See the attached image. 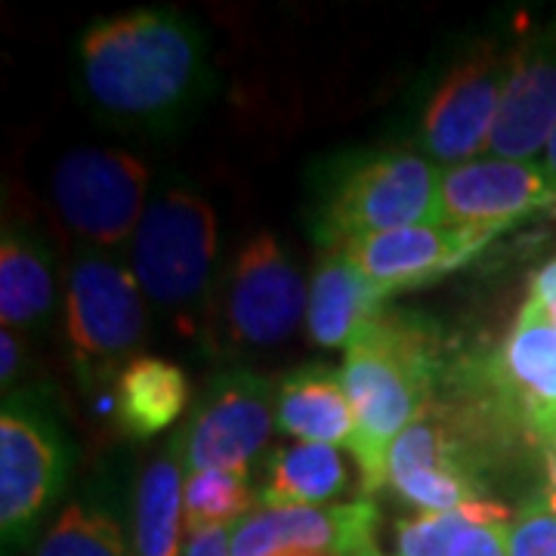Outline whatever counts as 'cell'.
Wrapping results in <instances>:
<instances>
[{"label": "cell", "instance_id": "cell-11", "mask_svg": "<svg viewBox=\"0 0 556 556\" xmlns=\"http://www.w3.org/2000/svg\"><path fill=\"white\" fill-rule=\"evenodd\" d=\"M507 72L510 56H501L495 47H479L439 80L420 118V149L427 159L455 167L489 152Z\"/></svg>", "mask_w": 556, "mask_h": 556}, {"label": "cell", "instance_id": "cell-5", "mask_svg": "<svg viewBox=\"0 0 556 556\" xmlns=\"http://www.w3.org/2000/svg\"><path fill=\"white\" fill-rule=\"evenodd\" d=\"M442 167L427 155L390 149L358 161L340 179L318 214V241L343 248L350 241L442 223Z\"/></svg>", "mask_w": 556, "mask_h": 556}, {"label": "cell", "instance_id": "cell-32", "mask_svg": "<svg viewBox=\"0 0 556 556\" xmlns=\"http://www.w3.org/2000/svg\"><path fill=\"white\" fill-rule=\"evenodd\" d=\"M544 477H547L544 492L556 497V452H544Z\"/></svg>", "mask_w": 556, "mask_h": 556}, {"label": "cell", "instance_id": "cell-20", "mask_svg": "<svg viewBox=\"0 0 556 556\" xmlns=\"http://www.w3.org/2000/svg\"><path fill=\"white\" fill-rule=\"evenodd\" d=\"M182 522H186V467L177 442L164 445L152 457L137 482L134 495V556H182Z\"/></svg>", "mask_w": 556, "mask_h": 556}, {"label": "cell", "instance_id": "cell-34", "mask_svg": "<svg viewBox=\"0 0 556 556\" xmlns=\"http://www.w3.org/2000/svg\"><path fill=\"white\" fill-rule=\"evenodd\" d=\"M356 556H383V554H380V551H378V544H371V547H365V551H358Z\"/></svg>", "mask_w": 556, "mask_h": 556}, {"label": "cell", "instance_id": "cell-8", "mask_svg": "<svg viewBox=\"0 0 556 556\" xmlns=\"http://www.w3.org/2000/svg\"><path fill=\"white\" fill-rule=\"evenodd\" d=\"M309 291L276 236L257 232L229 266L219 321L223 340L236 350L278 346L306 318Z\"/></svg>", "mask_w": 556, "mask_h": 556}, {"label": "cell", "instance_id": "cell-35", "mask_svg": "<svg viewBox=\"0 0 556 556\" xmlns=\"http://www.w3.org/2000/svg\"><path fill=\"white\" fill-rule=\"evenodd\" d=\"M547 497H551V495H547ZM551 501H554V504H556V497H551Z\"/></svg>", "mask_w": 556, "mask_h": 556}, {"label": "cell", "instance_id": "cell-10", "mask_svg": "<svg viewBox=\"0 0 556 556\" xmlns=\"http://www.w3.org/2000/svg\"><path fill=\"white\" fill-rule=\"evenodd\" d=\"M387 489L417 514H467L489 501L479 460L445 420L433 417V408L390 445Z\"/></svg>", "mask_w": 556, "mask_h": 556}, {"label": "cell", "instance_id": "cell-13", "mask_svg": "<svg viewBox=\"0 0 556 556\" xmlns=\"http://www.w3.org/2000/svg\"><path fill=\"white\" fill-rule=\"evenodd\" d=\"M378 522L368 497L328 507H260L232 526L229 556H356L378 544Z\"/></svg>", "mask_w": 556, "mask_h": 556}, {"label": "cell", "instance_id": "cell-25", "mask_svg": "<svg viewBox=\"0 0 556 556\" xmlns=\"http://www.w3.org/2000/svg\"><path fill=\"white\" fill-rule=\"evenodd\" d=\"M507 556H556V504L541 489L507 526Z\"/></svg>", "mask_w": 556, "mask_h": 556}, {"label": "cell", "instance_id": "cell-19", "mask_svg": "<svg viewBox=\"0 0 556 556\" xmlns=\"http://www.w3.org/2000/svg\"><path fill=\"white\" fill-rule=\"evenodd\" d=\"M276 427L300 442L353 445L356 417L338 375L325 368H300L278 380Z\"/></svg>", "mask_w": 556, "mask_h": 556}, {"label": "cell", "instance_id": "cell-17", "mask_svg": "<svg viewBox=\"0 0 556 556\" xmlns=\"http://www.w3.org/2000/svg\"><path fill=\"white\" fill-rule=\"evenodd\" d=\"M383 309L375 285L358 273L343 248H328L309 281L306 334L321 350H346Z\"/></svg>", "mask_w": 556, "mask_h": 556}, {"label": "cell", "instance_id": "cell-6", "mask_svg": "<svg viewBox=\"0 0 556 556\" xmlns=\"http://www.w3.org/2000/svg\"><path fill=\"white\" fill-rule=\"evenodd\" d=\"M149 167L124 152L84 146L65 152L50 177V199L62 226L93 251H118L142 223L149 207Z\"/></svg>", "mask_w": 556, "mask_h": 556}, {"label": "cell", "instance_id": "cell-21", "mask_svg": "<svg viewBox=\"0 0 556 556\" xmlns=\"http://www.w3.org/2000/svg\"><path fill=\"white\" fill-rule=\"evenodd\" d=\"M186 371L167 358L137 356L115 380V417L127 437H159L186 412Z\"/></svg>", "mask_w": 556, "mask_h": 556}, {"label": "cell", "instance_id": "cell-14", "mask_svg": "<svg viewBox=\"0 0 556 556\" xmlns=\"http://www.w3.org/2000/svg\"><path fill=\"white\" fill-rule=\"evenodd\" d=\"M495 236L497 232L492 229L433 223L350 241L343 244V254L387 300L396 291L420 288L455 273L457 266L477 257Z\"/></svg>", "mask_w": 556, "mask_h": 556}, {"label": "cell", "instance_id": "cell-12", "mask_svg": "<svg viewBox=\"0 0 556 556\" xmlns=\"http://www.w3.org/2000/svg\"><path fill=\"white\" fill-rule=\"evenodd\" d=\"M442 223L507 232L522 219L556 214V179L544 164L473 159L442 167Z\"/></svg>", "mask_w": 556, "mask_h": 556}, {"label": "cell", "instance_id": "cell-33", "mask_svg": "<svg viewBox=\"0 0 556 556\" xmlns=\"http://www.w3.org/2000/svg\"><path fill=\"white\" fill-rule=\"evenodd\" d=\"M544 167H547L551 177L556 179V130L554 137H551V142H547V149H544Z\"/></svg>", "mask_w": 556, "mask_h": 556}, {"label": "cell", "instance_id": "cell-16", "mask_svg": "<svg viewBox=\"0 0 556 556\" xmlns=\"http://www.w3.org/2000/svg\"><path fill=\"white\" fill-rule=\"evenodd\" d=\"M492 378L526 417L535 439L538 427L556 412V321L532 294L519 306L504 346L492 362Z\"/></svg>", "mask_w": 556, "mask_h": 556}, {"label": "cell", "instance_id": "cell-26", "mask_svg": "<svg viewBox=\"0 0 556 556\" xmlns=\"http://www.w3.org/2000/svg\"><path fill=\"white\" fill-rule=\"evenodd\" d=\"M470 519L464 514H417L396 522V556H448Z\"/></svg>", "mask_w": 556, "mask_h": 556}, {"label": "cell", "instance_id": "cell-9", "mask_svg": "<svg viewBox=\"0 0 556 556\" xmlns=\"http://www.w3.org/2000/svg\"><path fill=\"white\" fill-rule=\"evenodd\" d=\"M276 427V387L254 371H226L174 433L186 477L201 470H241L260 455Z\"/></svg>", "mask_w": 556, "mask_h": 556}, {"label": "cell", "instance_id": "cell-28", "mask_svg": "<svg viewBox=\"0 0 556 556\" xmlns=\"http://www.w3.org/2000/svg\"><path fill=\"white\" fill-rule=\"evenodd\" d=\"M22 368H25V340L20 331L3 328L0 331V383H3L7 396H10L13 383L20 380Z\"/></svg>", "mask_w": 556, "mask_h": 556}, {"label": "cell", "instance_id": "cell-3", "mask_svg": "<svg viewBox=\"0 0 556 556\" xmlns=\"http://www.w3.org/2000/svg\"><path fill=\"white\" fill-rule=\"evenodd\" d=\"M217 214L195 189L170 186L149 199L130 241V273L152 309L195 334L217 263Z\"/></svg>", "mask_w": 556, "mask_h": 556}, {"label": "cell", "instance_id": "cell-1", "mask_svg": "<svg viewBox=\"0 0 556 556\" xmlns=\"http://www.w3.org/2000/svg\"><path fill=\"white\" fill-rule=\"evenodd\" d=\"M78 72L102 118L152 130L186 118L211 90L207 40L170 10L93 22L78 40Z\"/></svg>", "mask_w": 556, "mask_h": 556}, {"label": "cell", "instance_id": "cell-29", "mask_svg": "<svg viewBox=\"0 0 556 556\" xmlns=\"http://www.w3.org/2000/svg\"><path fill=\"white\" fill-rule=\"evenodd\" d=\"M229 535L232 529H204L189 532L182 556H229Z\"/></svg>", "mask_w": 556, "mask_h": 556}, {"label": "cell", "instance_id": "cell-30", "mask_svg": "<svg viewBox=\"0 0 556 556\" xmlns=\"http://www.w3.org/2000/svg\"><path fill=\"white\" fill-rule=\"evenodd\" d=\"M529 294H532V298L547 309V316L556 321V257L551 260V263H544L535 276H532V288H529Z\"/></svg>", "mask_w": 556, "mask_h": 556}, {"label": "cell", "instance_id": "cell-15", "mask_svg": "<svg viewBox=\"0 0 556 556\" xmlns=\"http://www.w3.org/2000/svg\"><path fill=\"white\" fill-rule=\"evenodd\" d=\"M556 130V28L510 53L489 142L492 159L535 161Z\"/></svg>", "mask_w": 556, "mask_h": 556}, {"label": "cell", "instance_id": "cell-22", "mask_svg": "<svg viewBox=\"0 0 556 556\" xmlns=\"http://www.w3.org/2000/svg\"><path fill=\"white\" fill-rule=\"evenodd\" d=\"M346 489V460L334 445L298 442L266 460L263 507H328Z\"/></svg>", "mask_w": 556, "mask_h": 556}, {"label": "cell", "instance_id": "cell-18", "mask_svg": "<svg viewBox=\"0 0 556 556\" xmlns=\"http://www.w3.org/2000/svg\"><path fill=\"white\" fill-rule=\"evenodd\" d=\"M56 309V273L47 244L20 226L0 239V318L3 328L38 331Z\"/></svg>", "mask_w": 556, "mask_h": 556}, {"label": "cell", "instance_id": "cell-4", "mask_svg": "<svg viewBox=\"0 0 556 556\" xmlns=\"http://www.w3.org/2000/svg\"><path fill=\"white\" fill-rule=\"evenodd\" d=\"M149 334V300L130 266L90 251L68 266L65 340L84 387L121 378Z\"/></svg>", "mask_w": 556, "mask_h": 556}, {"label": "cell", "instance_id": "cell-27", "mask_svg": "<svg viewBox=\"0 0 556 556\" xmlns=\"http://www.w3.org/2000/svg\"><path fill=\"white\" fill-rule=\"evenodd\" d=\"M510 522H467L448 556H507Z\"/></svg>", "mask_w": 556, "mask_h": 556}, {"label": "cell", "instance_id": "cell-24", "mask_svg": "<svg viewBox=\"0 0 556 556\" xmlns=\"http://www.w3.org/2000/svg\"><path fill=\"white\" fill-rule=\"evenodd\" d=\"M31 556H134L121 526L105 510L72 501L40 535Z\"/></svg>", "mask_w": 556, "mask_h": 556}, {"label": "cell", "instance_id": "cell-23", "mask_svg": "<svg viewBox=\"0 0 556 556\" xmlns=\"http://www.w3.org/2000/svg\"><path fill=\"white\" fill-rule=\"evenodd\" d=\"M260 495L251 489V473L241 470H201L186 477V529H232L254 514Z\"/></svg>", "mask_w": 556, "mask_h": 556}, {"label": "cell", "instance_id": "cell-31", "mask_svg": "<svg viewBox=\"0 0 556 556\" xmlns=\"http://www.w3.org/2000/svg\"><path fill=\"white\" fill-rule=\"evenodd\" d=\"M535 442H538V448H541V455H544V452H556V412H551L547 420L538 427Z\"/></svg>", "mask_w": 556, "mask_h": 556}, {"label": "cell", "instance_id": "cell-2", "mask_svg": "<svg viewBox=\"0 0 556 556\" xmlns=\"http://www.w3.org/2000/svg\"><path fill=\"white\" fill-rule=\"evenodd\" d=\"M338 378L356 417L350 455L356 457L362 492L375 495L387 489L390 445L433 408V334L415 318L380 309L343 350Z\"/></svg>", "mask_w": 556, "mask_h": 556}, {"label": "cell", "instance_id": "cell-7", "mask_svg": "<svg viewBox=\"0 0 556 556\" xmlns=\"http://www.w3.org/2000/svg\"><path fill=\"white\" fill-rule=\"evenodd\" d=\"M68 457L56 420L25 393L0 412V535L3 551L25 547L65 485Z\"/></svg>", "mask_w": 556, "mask_h": 556}]
</instances>
